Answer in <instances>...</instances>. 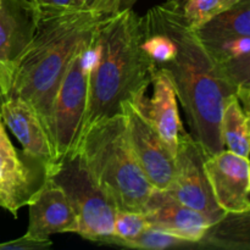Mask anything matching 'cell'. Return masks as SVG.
Here are the masks:
<instances>
[{"label": "cell", "mask_w": 250, "mask_h": 250, "mask_svg": "<svg viewBox=\"0 0 250 250\" xmlns=\"http://www.w3.org/2000/svg\"><path fill=\"white\" fill-rule=\"evenodd\" d=\"M142 19L167 34L175 43V55L158 67L163 68L172 82L185 110L190 136L207 156L224 150L222 114L227 102L237 95V85L224 75L197 29L186 21L181 7L165 1L151 7Z\"/></svg>", "instance_id": "1"}, {"label": "cell", "mask_w": 250, "mask_h": 250, "mask_svg": "<svg viewBox=\"0 0 250 250\" xmlns=\"http://www.w3.org/2000/svg\"><path fill=\"white\" fill-rule=\"evenodd\" d=\"M103 16L80 9L39 11L32 41L0 75V102L10 97L26 100L48 127L61 78L78 45L92 36Z\"/></svg>", "instance_id": "2"}, {"label": "cell", "mask_w": 250, "mask_h": 250, "mask_svg": "<svg viewBox=\"0 0 250 250\" xmlns=\"http://www.w3.org/2000/svg\"><path fill=\"white\" fill-rule=\"evenodd\" d=\"M143 37L142 17L132 9L104 15L99 20L93 32L82 134L94 122L120 114L126 100L148 89L156 66L142 49Z\"/></svg>", "instance_id": "3"}, {"label": "cell", "mask_w": 250, "mask_h": 250, "mask_svg": "<svg viewBox=\"0 0 250 250\" xmlns=\"http://www.w3.org/2000/svg\"><path fill=\"white\" fill-rule=\"evenodd\" d=\"M90 176L116 210L143 212L155 188L139 166L122 112L90 125L78 143Z\"/></svg>", "instance_id": "4"}, {"label": "cell", "mask_w": 250, "mask_h": 250, "mask_svg": "<svg viewBox=\"0 0 250 250\" xmlns=\"http://www.w3.org/2000/svg\"><path fill=\"white\" fill-rule=\"evenodd\" d=\"M93 34L78 45L56 90L48 122L58 161L77 151L88 104Z\"/></svg>", "instance_id": "5"}, {"label": "cell", "mask_w": 250, "mask_h": 250, "mask_svg": "<svg viewBox=\"0 0 250 250\" xmlns=\"http://www.w3.org/2000/svg\"><path fill=\"white\" fill-rule=\"evenodd\" d=\"M49 177L62 188L72 205L77 234L97 244L111 236L116 208L95 185L78 151L58 161L49 170Z\"/></svg>", "instance_id": "6"}, {"label": "cell", "mask_w": 250, "mask_h": 250, "mask_svg": "<svg viewBox=\"0 0 250 250\" xmlns=\"http://www.w3.org/2000/svg\"><path fill=\"white\" fill-rule=\"evenodd\" d=\"M204 150L190 133L183 132L176 153V170L172 183L165 190L181 204L202 212L212 224L226 212L217 205L204 168Z\"/></svg>", "instance_id": "7"}, {"label": "cell", "mask_w": 250, "mask_h": 250, "mask_svg": "<svg viewBox=\"0 0 250 250\" xmlns=\"http://www.w3.org/2000/svg\"><path fill=\"white\" fill-rule=\"evenodd\" d=\"M49 170L38 159L15 148L0 116V208L17 217L45 182Z\"/></svg>", "instance_id": "8"}, {"label": "cell", "mask_w": 250, "mask_h": 250, "mask_svg": "<svg viewBox=\"0 0 250 250\" xmlns=\"http://www.w3.org/2000/svg\"><path fill=\"white\" fill-rule=\"evenodd\" d=\"M121 112L125 116L129 144L144 175L155 189L166 190L175 176V156L132 100H126L121 105Z\"/></svg>", "instance_id": "9"}, {"label": "cell", "mask_w": 250, "mask_h": 250, "mask_svg": "<svg viewBox=\"0 0 250 250\" xmlns=\"http://www.w3.org/2000/svg\"><path fill=\"white\" fill-rule=\"evenodd\" d=\"M205 173L217 205L225 212L250 207V158L224 149L204 161Z\"/></svg>", "instance_id": "10"}, {"label": "cell", "mask_w": 250, "mask_h": 250, "mask_svg": "<svg viewBox=\"0 0 250 250\" xmlns=\"http://www.w3.org/2000/svg\"><path fill=\"white\" fill-rule=\"evenodd\" d=\"M153 95L148 98L146 92L131 99L149 120L166 148L176 156L180 136L185 132L177 106V95L172 82L163 68L156 66L151 77Z\"/></svg>", "instance_id": "11"}, {"label": "cell", "mask_w": 250, "mask_h": 250, "mask_svg": "<svg viewBox=\"0 0 250 250\" xmlns=\"http://www.w3.org/2000/svg\"><path fill=\"white\" fill-rule=\"evenodd\" d=\"M197 33L217 63L250 50V0H242Z\"/></svg>", "instance_id": "12"}, {"label": "cell", "mask_w": 250, "mask_h": 250, "mask_svg": "<svg viewBox=\"0 0 250 250\" xmlns=\"http://www.w3.org/2000/svg\"><path fill=\"white\" fill-rule=\"evenodd\" d=\"M27 234L49 239L53 234L77 233L78 221L62 188L51 177L45 180L29 204Z\"/></svg>", "instance_id": "13"}, {"label": "cell", "mask_w": 250, "mask_h": 250, "mask_svg": "<svg viewBox=\"0 0 250 250\" xmlns=\"http://www.w3.org/2000/svg\"><path fill=\"white\" fill-rule=\"evenodd\" d=\"M0 116L24 153L38 159L49 168L58 163L48 129L31 104L19 97L6 98L0 102Z\"/></svg>", "instance_id": "14"}, {"label": "cell", "mask_w": 250, "mask_h": 250, "mask_svg": "<svg viewBox=\"0 0 250 250\" xmlns=\"http://www.w3.org/2000/svg\"><path fill=\"white\" fill-rule=\"evenodd\" d=\"M143 212L150 226L198 244L212 225L202 212L181 204L160 189H154Z\"/></svg>", "instance_id": "15"}, {"label": "cell", "mask_w": 250, "mask_h": 250, "mask_svg": "<svg viewBox=\"0 0 250 250\" xmlns=\"http://www.w3.org/2000/svg\"><path fill=\"white\" fill-rule=\"evenodd\" d=\"M39 11L29 0H2L0 5V75L20 58L36 32Z\"/></svg>", "instance_id": "16"}, {"label": "cell", "mask_w": 250, "mask_h": 250, "mask_svg": "<svg viewBox=\"0 0 250 250\" xmlns=\"http://www.w3.org/2000/svg\"><path fill=\"white\" fill-rule=\"evenodd\" d=\"M250 250V207L241 212H226L212 224L199 242V249Z\"/></svg>", "instance_id": "17"}, {"label": "cell", "mask_w": 250, "mask_h": 250, "mask_svg": "<svg viewBox=\"0 0 250 250\" xmlns=\"http://www.w3.org/2000/svg\"><path fill=\"white\" fill-rule=\"evenodd\" d=\"M221 136L227 150L250 158V115L243 109L237 95L232 97L225 106Z\"/></svg>", "instance_id": "18"}, {"label": "cell", "mask_w": 250, "mask_h": 250, "mask_svg": "<svg viewBox=\"0 0 250 250\" xmlns=\"http://www.w3.org/2000/svg\"><path fill=\"white\" fill-rule=\"evenodd\" d=\"M100 244L128 249L165 250V249H199V244L186 241L180 237L163 231L158 227H148L138 236L127 241H119L112 236L106 237Z\"/></svg>", "instance_id": "19"}, {"label": "cell", "mask_w": 250, "mask_h": 250, "mask_svg": "<svg viewBox=\"0 0 250 250\" xmlns=\"http://www.w3.org/2000/svg\"><path fill=\"white\" fill-rule=\"evenodd\" d=\"M239 1L242 0H187L181 6V11L193 28L199 29Z\"/></svg>", "instance_id": "20"}, {"label": "cell", "mask_w": 250, "mask_h": 250, "mask_svg": "<svg viewBox=\"0 0 250 250\" xmlns=\"http://www.w3.org/2000/svg\"><path fill=\"white\" fill-rule=\"evenodd\" d=\"M148 227L150 224L144 212L116 210L111 236L119 241H127L138 236Z\"/></svg>", "instance_id": "21"}, {"label": "cell", "mask_w": 250, "mask_h": 250, "mask_svg": "<svg viewBox=\"0 0 250 250\" xmlns=\"http://www.w3.org/2000/svg\"><path fill=\"white\" fill-rule=\"evenodd\" d=\"M219 66L224 75L237 87L250 83V50L219 62Z\"/></svg>", "instance_id": "22"}, {"label": "cell", "mask_w": 250, "mask_h": 250, "mask_svg": "<svg viewBox=\"0 0 250 250\" xmlns=\"http://www.w3.org/2000/svg\"><path fill=\"white\" fill-rule=\"evenodd\" d=\"M53 247L51 239H38L24 233L14 241L0 243V250H46Z\"/></svg>", "instance_id": "23"}, {"label": "cell", "mask_w": 250, "mask_h": 250, "mask_svg": "<svg viewBox=\"0 0 250 250\" xmlns=\"http://www.w3.org/2000/svg\"><path fill=\"white\" fill-rule=\"evenodd\" d=\"M77 9L99 15H110L119 11V0H76Z\"/></svg>", "instance_id": "24"}, {"label": "cell", "mask_w": 250, "mask_h": 250, "mask_svg": "<svg viewBox=\"0 0 250 250\" xmlns=\"http://www.w3.org/2000/svg\"><path fill=\"white\" fill-rule=\"evenodd\" d=\"M41 12H59L77 9L76 0H29Z\"/></svg>", "instance_id": "25"}, {"label": "cell", "mask_w": 250, "mask_h": 250, "mask_svg": "<svg viewBox=\"0 0 250 250\" xmlns=\"http://www.w3.org/2000/svg\"><path fill=\"white\" fill-rule=\"evenodd\" d=\"M237 98L243 109L250 115V83L237 87Z\"/></svg>", "instance_id": "26"}, {"label": "cell", "mask_w": 250, "mask_h": 250, "mask_svg": "<svg viewBox=\"0 0 250 250\" xmlns=\"http://www.w3.org/2000/svg\"><path fill=\"white\" fill-rule=\"evenodd\" d=\"M138 0H119V11L120 10H125V9H132L136 2Z\"/></svg>", "instance_id": "27"}, {"label": "cell", "mask_w": 250, "mask_h": 250, "mask_svg": "<svg viewBox=\"0 0 250 250\" xmlns=\"http://www.w3.org/2000/svg\"><path fill=\"white\" fill-rule=\"evenodd\" d=\"M166 1L170 2V4H172V5H175V6L181 7L186 1H187V0H166Z\"/></svg>", "instance_id": "28"}, {"label": "cell", "mask_w": 250, "mask_h": 250, "mask_svg": "<svg viewBox=\"0 0 250 250\" xmlns=\"http://www.w3.org/2000/svg\"><path fill=\"white\" fill-rule=\"evenodd\" d=\"M1 1H2V0H0V5H1Z\"/></svg>", "instance_id": "29"}]
</instances>
